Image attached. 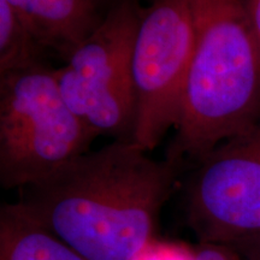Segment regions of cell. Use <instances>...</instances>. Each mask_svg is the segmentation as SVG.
<instances>
[{"label":"cell","instance_id":"obj_1","mask_svg":"<svg viewBox=\"0 0 260 260\" xmlns=\"http://www.w3.org/2000/svg\"><path fill=\"white\" fill-rule=\"evenodd\" d=\"M181 169L116 140L19 189V206L88 260H134L155 239Z\"/></svg>","mask_w":260,"mask_h":260},{"label":"cell","instance_id":"obj_2","mask_svg":"<svg viewBox=\"0 0 260 260\" xmlns=\"http://www.w3.org/2000/svg\"><path fill=\"white\" fill-rule=\"evenodd\" d=\"M194 47L165 159L193 162L260 118V52L245 0H190Z\"/></svg>","mask_w":260,"mask_h":260},{"label":"cell","instance_id":"obj_3","mask_svg":"<svg viewBox=\"0 0 260 260\" xmlns=\"http://www.w3.org/2000/svg\"><path fill=\"white\" fill-rule=\"evenodd\" d=\"M98 138L65 102L54 69L42 61L0 75V183L44 180L87 152Z\"/></svg>","mask_w":260,"mask_h":260},{"label":"cell","instance_id":"obj_4","mask_svg":"<svg viewBox=\"0 0 260 260\" xmlns=\"http://www.w3.org/2000/svg\"><path fill=\"white\" fill-rule=\"evenodd\" d=\"M141 10L123 0L110 10L63 67L54 69L65 102L98 136L132 141L136 116L133 51Z\"/></svg>","mask_w":260,"mask_h":260},{"label":"cell","instance_id":"obj_5","mask_svg":"<svg viewBox=\"0 0 260 260\" xmlns=\"http://www.w3.org/2000/svg\"><path fill=\"white\" fill-rule=\"evenodd\" d=\"M194 47L190 0H152L133 51L136 116L132 142L151 152L174 130Z\"/></svg>","mask_w":260,"mask_h":260},{"label":"cell","instance_id":"obj_6","mask_svg":"<svg viewBox=\"0 0 260 260\" xmlns=\"http://www.w3.org/2000/svg\"><path fill=\"white\" fill-rule=\"evenodd\" d=\"M186 216L199 242L233 246L260 237V118L195 164Z\"/></svg>","mask_w":260,"mask_h":260},{"label":"cell","instance_id":"obj_7","mask_svg":"<svg viewBox=\"0 0 260 260\" xmlns=\"http://www.w3.org/2000/svg\"><path fill=\"white\" fill-rule=\"evenodd\" d=\"M45 50L65 60L102 21L95 0H8Z\"/></svg>","mask_w":260,"mask_h":260},{"label":"cell","instance_id":"obj_8","mask_svg":"<svg viewBox=\"0 0 260 260\" xmlns=\"http://www.w3.org/2000/svg\"><path fill=\"white\" fill-rule=\"evenodd\" d=\"M0 260H88L35 222L18 203L0 210Z\"/></svg>","mask_w":260,"mask_h":260},{"label":"cell","instance_id":"obj_9","mask_svg":"<svg viewBox=\"0 0 260 260\" xmlns=\"http://www.w3.org/2000/svg\"><path fill=\"white\" fill-rule=\"evenodd\" d=\"M44 51L8 0H0V75L39 63Z\"/></svg>","mask_w":260,"mask_h":260},{"label":"cell","instance_id":"obj_10","mask_svg":"<svg viewBox=\"0 0 260 260\" xmlns=\"http://www.w3.org/2000/svg\"><path fill=\"white\" fill-rule=\"evenodd\" d=\"M193 246L154 239L134 260H191Z\"/></svg>","mask_w":260,"mask_h":260},{"label":"cell","instance_id":"obj_11","mask_svg":"<svg viewBox=\"0 0 260 260\" xmlns=\"http://www.w3.org/2000/svg\"><path fill=\"white\" fill-rule=\"evenodd\" d=\"M191 260H245L232 247L218 243L198 242L193 246Z\"/></svg>","mask_w":260,"mask_h":260},{"label":"cell","instance_id":"obj_12","mask_svg":"<svg viewBox=\"0 0 260 260\" xmlns=\"http://www.w3.org/2000/svg\"><path fill=\"white\" fill-rule=\"evenodd\" d=\"M245 8L253 37L260 52V0H245Z\"/></svg>","mask_w":260,"mask_h":260},{"label":"cell","instance_id":"obj_13","mask_svg":"<svg viewBox=\"0 0 260 260\" xmlns=\"http://www.w3.org/2000/svg\"><path fill=\"white\" fill-rule=\"evenodd\" d=\"M245 260H260V237L246 240L229 246Z\"/></svg>","mask_w":260,"mask_h":260}]
</instances>
